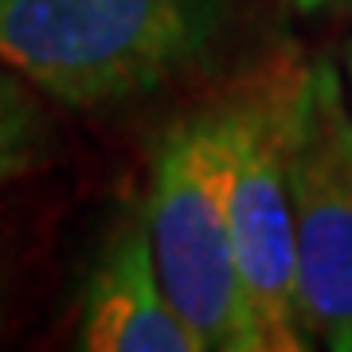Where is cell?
Returning a JSON list of instances; mask_svg holds the SVG:
<instances>
[{
	"mask_svg": "<svg viewBox=\"0 0 352 352\" xmlns=\"http://www.w3.org/2000/svg\"><path fill=\"white\" fill-rule=\"evenodd\" d=\"M227 102L184 113L153 145L145 223L168 298L208 352H263L227 204Z\"/></svg>",
	"mask_w": 352,
	"mask_h": 352,
	"instance_id": "obj_2",
	"label": "cell"
},
{
	"mask_svg": "<svg viewBox=\"0 0 352 352\" xmlns=\"http://www.w3.org/2000/svg\"><path fill=\"white\" fill-rule=\"evenodd\" d=\"M223 20L227 0H0V67L63 106L106 110L188 75Z\"/></svg>",
	"mask_w": 352,
	"mask_h": 352,
	"instance_id": "obj_1",
	"label": "cell"
},
{
	"mask_svg": "<svg viewBox=\"0 0 352 352\" xmlns=\"http://www.w3.org/2000/svg\"><path fill=\"white\" fill-rule=\"evenodd\" d=\"M349 75H352V51H349Z\"/></svg>",
	"mask_w": 352,
	"mask_h": 352,
	"instance_id": "obj_8",
	"label": "cell"
},
{
	"mask_svg": "<svg viewBox=\"0 0 352 352\" xmlns=\"http://www.w3.org/2000/svg\"><path fill=\"white\" fill-rule=\"evenodd\" d=\"M75 344L87 352H208L168 298L145 208L129 212L102 243L82 289Z\"/></svg>",
	"mask_w": 352,
	"mask_h": 352,
	"instance_id": "obj_5",
	"label": "cell"
},
{
	"mask_svg": "<svg viewBox=\"0 0 352 352\" xmlns=\"http://www.w3.org/2000/svg\"><path fill=\"white\" fill-rule=\"evenodd\" d=\"M47 145V118L39 90L16 71L0 67V188L24 176Z\"/></svg>",
	"mask_w": 352,
	"mask_h": 352,
	"instance_id": "obj_6",
	"label": "cell"
},
{
	"mask_svg": "<svg viewBox=\"0 0 352 352\" xmlns=\"http://www.w3.org/2000/svg\"><path fill=\"white\" fill-rule=\"evenodd\" d=\"M289 184L305 333L352 352V110L333 59L305 63L298 82Z\"/></svg>",
	"mask_w": 352,
	"mask_h": 352,
	"instance_id": "obj_4",
	"label": "cell"
},
{
	"mask_svg": "<svg viewBox=\"0 0 352 352\" xmlns=\"http://www.w3.org/2000/svg\"><path fill=\"white\" fill-rule=\"evenodd\" d=\"M305 63L274 59L227 98V204L243 289L263 352H305L314 340L302 321L289 138Z\"/></svg>",
	"mask_w": 352,
	"mask_h": 352,
	"instance_id": "obj_3",
	"label": "cell"
},
{
	"mask_svg": "<svg viewBox=\"0 0 352 352\" xmlns=\"http://www.w3.org/2000/svg\"><path fill=\"white\" fill-rule=\"evenodd\" d=\"M298 12H317V8H325V4H333V0H289Z\"/></svg>",
	"mask_w": 352,
	"mask_h": 352,
	"instance_id": "obj_7",
	"label": "cell"
}]
</instances>
